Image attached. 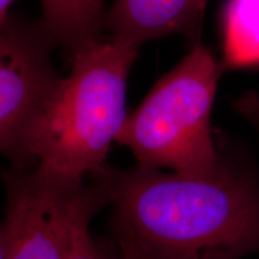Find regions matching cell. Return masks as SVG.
Masks as SVG:
<instances>
[{"label":"cell","instance_id":"obj_4","mask_svg":"<svg viewBox=\"0 0 259 259\" xmlns=\"http://www.w3.org/2000/svg\"><path fill=\"white\" fill-rule=\"evenodd\" d=\"M93 179V178H92ZM5 213L2 240L5 259H70L94 216L109 204L96 179L66 181L36 166L11 164L2 170Z\"/></svg>","mask_w":259,"mask_h":259},{"label":"cell","instance_id":"obj_13","mask_svg":"<svg viewBox=\"0 0 259 259\" xmlns=\"http://www.w3.org/2000/svg\"><path fill=\"white\" fill-rule=\"evenodd\" d=\"M0 259H5L4 246H3V240H2V225H0Z\"/></svg>","mask_w":259,"mask_h":259},{"label":"cell","instance_id":"obj_9","mask_svg":"<svg viewBox=\"0 0 259 259\" xmlns=\"http://www.w3.org/2000/svg\"><path fill=\"white\" fill-rule=\"evenodd\" d=\"M70 259H115L112 251L96 240L88 229L79 236Z\"/></svg>","mask_w":259,"mask_h":259},{"label":"cell","instance_id":"obj_11","mask_svg":"<svg viewBox=\"0 0 259 259\" xmlns=\"http://www.w3.org/2000/svg\"><path fill=\"white\" fill-rule=\"evenodd\" d=\"M119 247H120V259H143L136 252L131 246L118 242Z\"/></svg>","mask_w":259,"mask_h":259},{"label":"cell","instance_id":"obj_3","mask_svg":"<svg viewBox=\"0 0 259 259\" xmlns=\"http://www.w3.org/2000/svg\"><path fill=\"white\" fill-rule=\"evenodd\" d=\"M226 70L197 42L127 114L116 142L132 151L138 166L184 176L211 173L222 158L211 131V109Z\"/></svg>","mask_w":259,"mask_h":259},{"label":"cell","instance_id":"obj_8","mask_svg":"<svg viewBox=\"0 0 259 259\" xmlns=\"http://www.w3.org/2000/svg\"><path fill=\"white\" fill-rule=\"evenodd\" d=\"M222 29L226 69L259 65V0H229Z\"/></svg>","mask_w":259,"mask_h":259},{"label":"cell","instance_id":"obj_12","mask_svg":"<svg viewBox=\"0 0 259 259\" xmlns=\"http://www.w3.org/2000/svg\"><path fill=\"white\" fill-rule=\"evenodd\" d=\"M16 0H0V23L9 17V9Z\"/></svg>","mask_w":259,"mask_h":259},{"label":"cell","instance_id":"obj_2","mask_svg":"<svg viewBox=\"0 0 259 259\" xmlns=\"http://www.w3.org/2000/svg\"><path fill=\"white\" fill-rule=\"evenodd\" d=\"M139 47L101 36L72 54V70L59 78L29 125V164L66 181H85L106 158L126 116V83Z\"/></svg>","mask_w":259,"mask_h":259},{"label":"cell","instance_id":"obj_6","mask_svg":"<svg viewBox=\"0 0 259 259\" xmlns=\"http://www.w3.org/2000/svg\"><path fill=\"white\" fill-rule=\"evenodd\" d=\"M208 0H115L105 16L109 36L141 47L149 40L183 34L196 45Z\"/></svg>","mask_w":259,"mask_h":259},{"label":"cell","instance_id":"obj_5","mask_svg":"<svg viewBox=\"0 0 259 259\" xmlns=\"http://www.w3.org/2000/svg\"><path fill=\"white\" fill-rule=\"evenodd\" d=\"M53 44L44 25L11 16L0 23V154L11 164H29L24 139L42 102L59 79L50 59Z\"/></svg>","mask_w":259,"mask_h":259},{"label":"cell","instance_id":"obj_1","mask_svg":"<svg viewBox=\"0 0 259 259\" xmlns=\"http://www.w3.org/2000/svg\"><path fill=\"white\" fill-rule=\"evenodd\" d=\"M118 242L143 259H246L259 253V179L222 155L204 176L106 167L94 174Z\"/></svg>","mask_w":259,"mask_h":259},{"label":"cell","instance_id":"obj_7","mask_svg":"<svg viewBox=\"0 0 259 259\" xmlns=\"http://www.w3.org/2000/svg\"><path fill=\"white\" fill-rule=\"evenodd\" d=\"M44 28L52 41L74 53L87 42L100 37L105 24V0H41Z\"/></svg>","mask_w":259,"mask_h":259},{"label":"cell","instance_id":"obj_10","mask_svg":"<svg viewBox=\"0 0 259 259\" xmlns=\"http://www.w3.org/2000/svg\"><path fill=\"white\" fill-rule=\"evenodd\" d=\"M235 109L259 132V94L247 92L235 102Z\"/></svg>","mask_w":259,"mask_h":259}]
</instances>
